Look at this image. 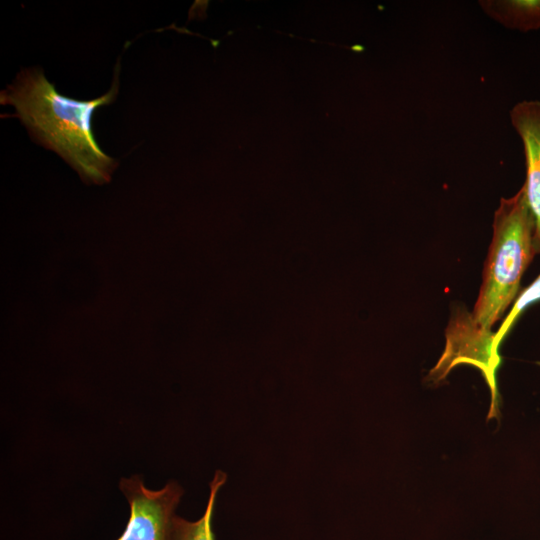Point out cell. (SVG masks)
I'll use <instances>...</instances> for the list:
<instances>
[{
    "mask_svg": "<svg viewBox=\"0 0 540 540\" xmlns=\"http://www.w3.org/2000/svg\"><path fill=\"white\" fill-rule=\"evenodd\" d=\"M119 62L114 81L104 95L88 101L60 94L40 68L20 71L0 93V103L11 105L31 138L56 152L90 184L110 181L117 161L97 144L92 119L97 108L112 103L119 88Z\"/></svg>",
    "mask_w": 540,
    "mask_h": 540,
    "instance_id": "cell-1",
    "label": "cell"
},
{
    "mask_svg": "<svg viewBox=\"0 0 540 540\" xmlns=\"http://www.w3.org/2000/svg\"><path fill=\"white\" fill-rule=\"evenodd\" d=\"M534 219L525 188L509 198H501L494 213L493 236L483 269V280L471 325L484 336L517 298L523 273L531 263L534 249Z\"/></svg>",
    "mask_w": 540,
    "mask_h": 540,
    "instance_id": "cell-2",
    "label": "cell"
},
{
    "mask_svg": "<svg viewBox=\"0 0 540 540\" xmlns=\"http://www.w3.org/2000/svg\"><path fill=\"white\" fill-rule=\"evenodd\" d=\"M119 488L128 501L130 515L116 540H172L175 510L183 496V488L176 481L151 490L140 475H133L122 478Z\"/></svg>",
    "mask_w": 540,
    "mask_h": 540,
    "instance_id": "cell-3",
    "label": "cell"
},
{
    "mask_svg": "<svg viewBox=\"0 0 540 540\" xmlns=\"http://www.w3.org/2000/svg\"><path fill=\"white\" fill-rule=\"evenodd\" d=\"M511 124L523 143L526 161L524 183L527 202L534 219V249L540 253V101L523 100L510 110Z\"/></svg>",
    "mask_w": 540,
    "mask_h": 540,
    "instance_id": "cell-4",
    "label": "cell"
},
{
    "mask_svg": "<svg viewBox=\"0 0 540 540\" xmlns=\"http://www.w3.org/2000/svg\"><path fill=\"white\" fill-rule=\"evenodd\" d=\"M478 4L505 28L520 32L540 29V0H480Z\"/></svg>",
    "mask_w": 540,
    "mask_h": 540,
    "instance_id": "cell-5",
    "label": "cell"
},
{
    "mask_svg": "<svg viewBox=\"0 0 540 540\" xmlns=\"http://www.w3.org/2000/svg\"><path fill=\"white\" fill-rule=\"evenodd\" d=\"M226 481L227 474L217 470L209 483V497L203 515L195 521H189L176 515L172 540H215L212 522L216 499Z\"/></svg>",
    "mask_w": 540,
    "mask_h": 540,
    "instance_id": "cell-6",
    "label": "cell"
},
{
    "mask_svg": "<svg viewBox=\"0 0 540 540\" xmlns=\"http://www.w3.org/2000/svg\"><path fill=\"white\" fill-rule=\"evenodd\" d=\"M540 300V275L533 281V283L527 287L520 295L515 299V303L506 316L504 322L494 335V345L498 349V346L502 339L505 337L517 317L523 312V310L532 303Z\"/></svg>",
    "mask_w": 540,
    "mask_h": 540,
    "instance_id": "cell-7",
    "label": "cell"
}]
</instances>
